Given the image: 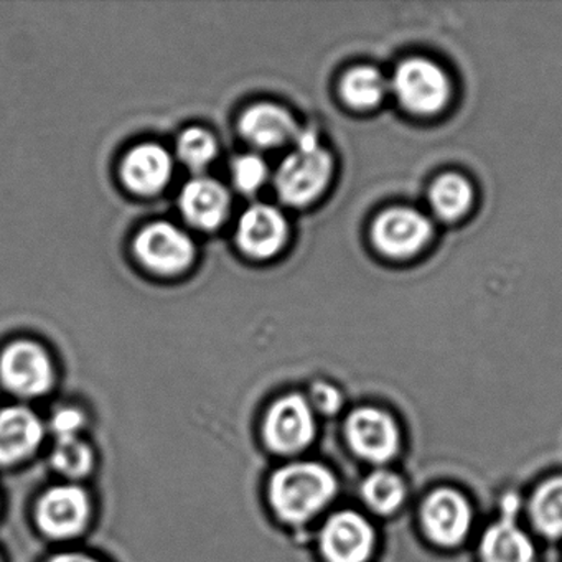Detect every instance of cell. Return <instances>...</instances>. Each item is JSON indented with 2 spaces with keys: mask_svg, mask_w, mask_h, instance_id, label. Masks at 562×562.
Masks as SVG:
<instances>
[{
  "mask_svg": "<svg viewBox=\"0 0 562 562\" xmlns=\"http://www.w3.org/2000/svg\"><path fill=\"white\" fill-rule=\"evenodd\" d=\"M483 562H535V546L531 539L505 518L490 526L482 539Z\"/></svg>",
  "mask_w": 562,
  "mask_h": 562,
  "instance_id": "obj_17",
  "label": "cell"
},
{
  "mask_svg": "<svg viewBox=\"0 0 562 562\" xmlns=\"http://www.w3.org/2000/svg\"><path fill=\"white\" fill-rule=\"evenodd\" d=\"M288 239V223L271 205H252L239 216L236 241L246 255L266 259L278 255Z\"/></svg>",
  "mask_w": 562,
  "mask_h": 562,
  "instance_id": "obj_11",
  "label": "cell"
},
{
  "mask_svg": "<svg viewBox=\"0 0 562 562\" xmlns=\"http://www.w3.org/2000/svg\"><path fill=\"white\" fill-rule=\"evenodd\" d=\"M173 162L170 154L159 144L134 147L123 162V179L139 195H156L172 179Z\"/></svg>",
  "mask_w": 562,
  "mask_h": 562,
  "instance_id": "obj_15",
  "label": "cell"
},
{
  "mask_svg": "<svg viewBox=\"0 0 562 562\" xmlns=\"http://www.w3.org/2000/svg\"><path fill=\"white\" fill-rule=\"evenodd\" d=\"M239 133L259 149H278L295 140L297 123L288 110L278 104H255L243 113Z\"/></svg>",
  "mask_w": 562,
  "mask_h": 562,
  "instance_id": "obj_14",
  "label": "cell"
},
{
  "mask_svg": "<svg viewBox=\"0 0 562 562\" xmlns=\"http://www.w3.org/2000/svg\"><path fill=\"white\" fill-rule=\"evenodd\" d=\"M47 562H100L91 555L83 554V552H61V554L54 555Z\"/></svg>",
  "mask_w": 562,
  "mask_h": 562,
  "instance_id": "obj_27",
  "label": "cell"
},
{
  "mask_svg": "<svg viewBox=\"0 0 562 562\" xmlns=\"http://www.w3.org/2000/svg\"><path fill=\"white\" fill-rule=\"evenodd\" d=\"M0 380L19 396H42L54 386V361L42 345L14 341L0 355Z\"/></svg>",
  "mask_w": 562,
  "mask_h": 562,
  "instance_id": "obj_4",
  "label": "cell"
},
{
  "mask_svg": "<svg viewBox=\"0 0 562 562\" xmlns=\"http://www.w3.org/2000/svg\"><path fill=\"white\" fill-rule=\"evenodd\" d=\"M312 404L324 414H335L341 406V394L337 387L328 383H317L312 387Z\"/></svg>",
  "mask_w": 562,
  "mask_h": 562,
  "instance_id": "obj_26",
  "label": "cell"
},
{
  "mask_svg": "<svg viewBox=\"0 0 562 562\" xmlns=\"http://www.w3.org/2000/svg\"><path fill=\"white\" fill-rule=\"evenodd\" d=\"M334 473L317 462H295L276 470L269 502L282 521L301 525L322 512L337 495Z\"/></svg>",
  "mask_w": 562,
  "mask_h": 562,
  "instance_id": "obj_1",
  "label": "cell"
},
{
  "mask_svg": "<svg viewBox=\"0 0 562 562\" xmlns=\"http://www.w3.org/2000/svg\"><path fill=\"white\" fill-rule=\"evenodd\" d=\"M91 516L88 493L78 485H57L35 506V521L47 538L70 539L85 531Z\"/></svg>",
  "mask_w": 562,
  "mask_h": 562,
  "instance_id": "obj_6",
  "label": "cell"
},
{
  "mask_svg": "<svg viewBox=\"0 0 562 562\" xmlns=\"http://www.w3.org/2000/svg\"><path fill=\"white\" fill-rule=\"evenodd\" d=\"M45 426L29 407L0 411V465H12L31 457L41 446Z\"/></svg>",
  "mask_w": 562,
  "mask_h": 562,
  "instance_id": "obj_13",
  "label": "cell"
},
{
  "mask_svg": "<svg viewBox=\"0 0 562 562\" xmlns=\"http://www.w3.org/2000/svg\"><path fill=\"white\" fill-rule=\"evenodd\" d=\"M315 436L314 409L301 394H288L269 407L262 426L266 446L281 456L301 452Z\"/></svg>",
  "mask_w": 562,
  "mask_h": 562,
  "instance_id": "obj_5",
  "label": "cell"
},
{
  "mask_svg": "<svg viewBox=\"0 0 562 562\" xmlns=\"http://www.w3.org/2000/svg\"><path fill=\"white\" fill-rule=\"evenodd\" d=\"M50 460L54 469L68 479L87 476L94 467L93 450L81 437L57 439Z\"/></svg>",
  "mask_w": 562,
  "mask_h": 562,
  "instance_id": "obj_21",
  "label": "cell"
},
{
  "mask_svg": "<svg viewBox=\"0 0 562 562\" xmlns=\"http://www.w3.org/2000/svg\"><path fill=\"white\" fill-rule=\"evenodd\" d=\"M345 103L357 110H371L384 100L387 81L381 71L373 67H357L345 75L340 85Z\"/></svg>",
  "mask_w": 562,
  "mask_h": 562,
  "instance_id": "obj_18",
  "label": "cell"
},
{
  "mask_svg": "<svg viewBox=\"0 0 562 562\" xmlns=\"http://www.w3.org/2000/svg\"><path fill=\"white\" fill-rule=\"evenodd\" d=\"M177 150H179L180 160L189 169L202 170L215 160L218 146L209 131L192 127L180 136Z\"/></svg>",
  "mask_w": 562,
  "mask_h": 562,
  "instance_id": "obj_23",
  "label": "cell"
},
{
  "mask_svg": "<svg viewBox=\"0 0 562 562\" xmlns=\"http://www.w3.org/2000/svg\"><path fill=\"white\" fill-rule=\"evenodd\" d=\"M268 177V164L256 154H246V156L238 157L233 164V180L241 192H258L265 186Z\"/></svg>",
  "mask_w": 562,
  "mask_h": 562,
  "instance_id": "obj_24",
  "label": "cell"
},
{
  "mask_svg": "<svg viewBox=\"0 0 562 562\" xmlns=\"http://www.w3.org/2000/svg\"><path fill=\"white\" fill-rule=\"evenodd\" d=\"M137 258L150 271L176 276L187 271L195 258V245L183 229L172 223H153L137 235Z\"/></svg>",
  "mask_w": 562,
  "mask_h": 562,
  "instance_id": "obj_7",
  "label": "cell"
},
{
  "mask_svg": "<svg viewBox=\"0 0 562 562\" xmlns=\"http://www.w3.org/2000/svg\"><path fill=\"white\" fill-rule=\"evenodd\" d=\"M371 235L383 255L404 259L426 248L432 238V225L416 210L391 209L378 216Z\"/></svg>",
  "mask_w": 562,
  "mask_h": 562,
  "instance_id": "obj_8",
  "label": "cell"
},
{
  "mask_svg": "<svg viewBox=\"0 0 562 562\" xmlns=\"http://www.w3.org/2000/svg\"><path fill=\"white\" fill-rule=\"evenodd\" d=\"M406 496L403 480L393 472L378 470L368 476L363 483V498L367 499L371 509L381 515H390L394 509L400 508Z\"/></svg>",
  "mask_w": 562,
  "mask_h": 562,
  "instance_id": "obj_22",
  "label": "cell"
},
{
  "mask_svg": "<svg viewBox=\"0 0 562 562\" xmlns=\"http://www.w3.org/2000/svg\"><path fill=\"white\" fill-rule=\"evenodd\" d=\"M394 97L404 110L419 116L437 114L449 103L452 85L446 71L423 57L407 58L391 80Z\"/></svg>",
  "mask_w": 562,
  "mask_h": 562,
  "instance_id": "obj_3",
  "label": "cell"
},
{
  "mask_svg": "<svg viewBox=\"0 0 562 562\" xmlns=\"http://www.w3.org/2000/svg\"><path fill=\"white\" fill-rule=\"evenodd\" d=\"M345 430L353 452L370 462H387L400 449V430L393 417L383 411L373 407L355 411Z\"/></svg>",
  "mask_w": 562,
  "mask_h": 562,
  "instance_id": "obj_9",
  "label": "cell"
},
{
  "mask_svg": "<svg viewBox=\"0 0 562 562\" xmlns=\"http://www.w3.org/2000/svg\"><path fill=\"white\" fill-rule=\"evenodd\" d=\"M228 190L213 179L190 180L180 193L179 205L190 225L200 229L218 228L229 212Z\"/></svg>",
  "mask_w": 562,
  "mask_h": 562,
  "instance_id": "obj_16",
  "label": "cell"
},
{
  "mask_svg": "<svg viewBox=\"0 0 562 562\" xmlns=\"http://www.w3.org/2000/svg\"><path fill=\"white\" fill-rule=\"evenodd\" d=\"M87 424L83 411L78 407L67 406L55 411L50 419V427L57 439H67V437H80Z\"/></svg>",
  "mask_w": 562,
  "mask_h": 562,
  "instance_id": "obj_25",
  "label": "cell"
},
{
  "mask_svg": "<svg viewBox=\"0 0 562 562\" xmlns=\"http://www.w3.org/2000/svg\"><path fill=\"white\" fill-rule=\"evenodd\" d=\"M531 518L542 535L558 538L562 536V476L549 480L539 486L532 496Z\"/></svg>",
  "mask_w": 562,
  "mask_h": 562,
  "instance_id": "obj_20",
  "label": "cell"
},
{
  "mask_svg": "<svg viewBox=\"0 0 562 562\" xmlns=\"http://www.w3.org/2000/svg\"><path fill=\"white\" fill-rule=\"evenodd\" d=\"M430 205L443 220H457L469 212L473 203V189L460 173H446L430 189Z\"/></svg>",
  "mask_w": 562,
  "mask_h": 562,
  "instance_id": "obj_19",
  "label": "cell"
},
{
  "mask_svg": "<svg viewBox=\"0 0 562 562\" xmlns=\"http://www.w3.org/2000/svg\"><path fill=\"white\" fill-rule=\"evenodd\" d=\"M373 548V528L358 513H337L322 528L321 549L327 562H367Z\"/></svg>",
  "mask_w": 562,
  "mask_h": 562,
  "instance_id": "obj_10",
  "label": "cell"
},
{
  "mask_svg": "<svg viewBox=\"0 0 562 562\" xmlns=\"http://www.w3.org/2000/svg\"><path fill=\"white\" fill-rule=\"evenodd\" d=\"M423 522L434 542L456 546L469 532L472 509L460 493L449 488L437 490L424 503Z\"/></svg>",
  "mask_w": 562,
  "mask_h": 562,
  "instance_id": "obj_12",
  "label": "cell"
},
{
  "mask_svg": "<svg viewBox=\"0 0 562 562\" xmlns=\"http://www.w3.org/2000/svg\"><path fill=\"white\" fill-rule=\"evenodd\" d=\"M334 176L331 154L314 131H299L295 147L276 170V190L289 205L304 206L322 195Z\"/></svg>",
  "mask_w": 562,
  "mask_h": 562,
  "instance_id": "obj_2",
  "label": "cell"
}]
</instances>
